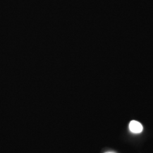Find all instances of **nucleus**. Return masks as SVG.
Here are the masks:
<instances>
[{"instance_id": "nucleus-1", "label": "nucleus", "mask_w": 153, "mask_h": 153, "mask_svg": "<svg viewBox=\"0 0 153 153\" xmlns=\"http://www.w3.org/2000/svg\"><path fill=\"white\" fill-rule=\"evenodd\" d=\"M129 128L130 131L134 133H140L143 130L142 124L140 122L136 120L131 121L129 125Z\"/></svg>"}, {"instance_id": "nucleus-2", "label": "nucleus", "mask_w": 153, "mask_h": 153, "mask_svg": "<svg viewBox=\"0 0 153 153\" xmlns=\"http://www.w3.org/2000/svg\"><path fill=\"white\" fill-rule=\"evenodd\" d=\"M112 153V152H108V153Z\"/></svg>"}]
</instances>
